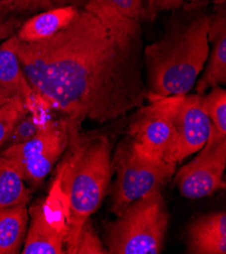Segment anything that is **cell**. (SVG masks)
<instances>
[{
  "instance_id": "cell-1",
  "label": "cell",
  "mask_w": 226,
  "mask_h": 254,
  "mask_svg": "<svg viewBox=\"0 0 226 254\" xmlns=\"http://www.w3.org/2000/svg\"><path fill=\"white\" fill-rule=\"evenodd\" d=\"M17 55L35 93L78 125L116 121L148 100L141 22L97 3L51 38L19 41Z\"/></svg>"
},
{
  "instance_id": "cell-2",
  "label": "cell",
  "mask_w": 226,
  "mask_h": 254,
  "mask_svg": "<svg viewBox=\"0 0 226 254\" xmlns=\"http://www.w3.org/2000/svg\"><path fill=\"white\" fill-rule=\"evenodd\" d=\"M211 14L194 7L172 16L161 38L143 49L144 80L149 95L188 94L209 55Z\"/></svg>"
},
{
  "instance_id": "cell-3",
  "label": "cell",
  "mask_w": 226,
  "mask_h": 254,
  "mask_svg": "<svg viewBox=\"0 0 226 254\" xmlns=\"http://www.w3.org/2000/svg\"><path fill=\"white\" fill-rule=\"evenodd\" d=\"M68 122L69 141L56 170L55 183L67 209L66 253L76 242L82 225L99 208L112 180V145L103 134L81 133Z\"/></svg>"
},
{
  "instance_id": "cell-4",
  "label": "cell",
  "mask_w": 226,
  "mask_h": 254,
  "mask_svg": "<svg viewBox=\"0 0 226 254\" xmlns=\"http://www.w3.org/2000/svg\"><path fill=\"white\" fill-rule=\"evenodd\" d=\"M105 230L110 254H158L164 248L169 215L161 190L129 204Z\"/></svg>"
},
{
  "instance_id": "cell-5",
  "label": "cell",
  "mask_w": 226,
  "mask_h": 254,
  "mask_svg": "<svg viewBox=\"0 0 226 254\" xmlns=\"http://www.w3.org/2000/svg\"><path fill=\"white\" fill-rule=\"evenodd\" d=\"M116 183L112 212L119 215L132 201L161 190L175 172V164L147 156L127 137L120 141L112 157Z\"/></svg>"
},
{
  "instance_id": "cell-6",
  "label": "cell",
  "mask_w": 226,
  "mask_h": 254,
  "mask_svg": "<svg viewBox=\"0 0 226 254\" xmlns=\"http://www.w3.org/2000/svg\"><path fill=\"white\" fill-rule=\"evenodd\" d=\"M67 119L44 123L39 132L29 141L0 150L4 158L20 175L24 183L40 186L68 146Z\"/></svg>"
},
{
  "instance_id": "cell-7",
  "label": "cell",
  "mask_w": 226,
  "mask_h": 254,
  "mask_svg": "<svg viewBox=\"0 0 226 254\" xmlns=\"http://www.w3.org/2000/svg\"><path fill=\"white\" fill-rule=\"evenodd\" d=\"M148 105L139 108L128 129L130 137L147 156L177 165L174 96L148 94Z\"/></svg>"
},
{
  "instance_id": "cell-8",
  "label": "cell",
  "mask_w": 226,
  "mask_h": 254,
  "mask_svg": "<svg viewBox=\"0 0 226 254\" xmlns=\"http://www.w3.org/2000/svg\"><path fill=\"white\" fill-rule=\"evenodd\" d=\"M68 235L67 209L55 183L48 196L29 209V225L24 238L23 254L66 253Z\"/></svg>"
},
{
  "instance_id": "cell-9",
  "label": "cell",
  "mask_w": 226,
  "mask_h": 254,
  "mask_svg": "<svg viewBox=\"0 0 226 254\" xmlns=\"http://www.w3.org/2000/svg\"><path fill=\"white\" fill-rule=\"evenodd\" d=\"M225 168L226 136L212 126L206 144L193 160L175 172L174 183L185 198L200 199L224 189Z\"/></svg>"
},
{
  "instance_id": "cell-10",
  "label": "cell",
  "mask_w": 226,
  "mask_h": 254,
  "mask_svg": "<svg viewBox=\"0 0 226 254\" xmlns=\"http://www.w3.org/2000/svg\"><path fill=\"white\" fill-rule=\"evenodd\" d=\"M202 96L198 93L174 95L177 164L197 153L210 136L213 125L204 110Z\"/></svg>"
},
{
  "instance_id": "cell-11",
  "label": "cell",
  "mask_w": 226,
  "mask_h": 254,
  "mask_svg": "<svg viewBox=\"0 0 226 254\" xmlns=\"http://www.w3.org/2000/svg\"><path fill=\"white\" fill-rule=\"evenodd\" d=\"M211 13L208 42L211 44L206 67L195 84L198 94L226 84V2L218 0Z\"/></svg>"
},
{
  "instance_id": "cell-12",
  "label": "cell",
  "mask_w": 226,
  "mask_h": 254,
  "mask_svg": "<svg viewBox=\"0 0 226 254\" xmlns=\"http://www.w3.org/2000/svg\"><path fill=\"white\" fill-rule=\"evenodd\" d=\"M16 35L0 46V107L14 98H22L31 110L37 96L21 69L17 55Z\"/></svg>"
},
{
  "instance_id": "cell-13",
  "label": "cell",
  "mask_w": 226,
  "mask_h": 254,
  "mask_svg": "<svg viewBox=\"0 0 226 254\" xmlns=\"http://www.w3.org/2000/svg\"><path fill=\"white\" fill-rule=\"evenodd\" d=\"M187 253L226 254V213L224 211L201 215L189 224Z\"/></svg>"
},
{
  "instance_id": "cell-14",
  "label": "cell",
  "mask_w": 226,
  "mask_h": 254,
  "mask_svg": "<svg viewBox=\"0 0 226 254\" xmlns=\"http://www.w3.org/2000/svg\"><path fill=\"white\" fill-rule=\"evenodd\" d=\"M79 6L63 5L41 11L21 23L16 37L20 42L33 43L47 40L66 28L76 16Z\"/></svg>"
},
{
  "instance_id": "cell-15",
  "label": "cell",
  "mask_w": 226,
  "mask_h": 254,
  "mask_svg": "<svg viewBox=\"0 0 226 254\" xmlns=\"http://www.w3.org/2000/svg\"><path fill=\"white\" fill-rule=\"evenodd\" d=\"M28 205L0 209V254L19 253L29 225Z\"/></svg>"
},
{
  "instance_id": "cell-16",
  "label": "cell",
  "mask_w": 226,
  "mask_h": 254,
  "mask_svg": "<svg viewBox=\"0 0 226 254\" xmlns=\"http://www.w3.org/2000/svg\"><path fill=\"white\" fill-rule=\"evenodd\" d=\"M32 193L20 175L0 156V209L28 205Z\"/></svg>"
},
{
  "instance_id": "cell-17",
  "label": "cell",
  "mask_w": 226,
  "mask_h": 254,
  "mask_svg": "<svg viewBox=\"0 0 226 254\" xmlns=\"http://www.w3.org/2000/svg\"><path fill=\"white\" fill-rule=\"evenodd\" d=\"M202 103L215 130L226 136V90L220 86L203 94Z\"/></svg>"
},
{
  "instance_id": "cell-18",
  "label": "cell",
  "mask_w": 226,
  "mask_h": 254,
  "mask_svg": "<svg viewBox=\"0 0 226 254\" xmlns=\"http://www.w3.org/2000/svg\"><path fill=\"white\" fill-rule=\"evenodd\" d=\"M30 109L22 98H14L0 107V149L15 125L26 117Z\"/></svg>"
},
{
  "instance_id": "cell-19",
  "label": "cell",
  "mask_w": 226,
  "mask_h": 254,
  "mask_svg": "<svg viewBox=\"0 0 226 254\" xmlns=\"http://www.w3.org/2000/svg\"><path fill=\"white\" fill-rule=\"evenodd\" d=\"M86 0H0L18 14L44 11L63 5H84Z\"/></svg>"
},
{
  "instance_id": "cell-20",
  "label": "cell",
  "mask_w": 226,
  "mask_h": 254,
  "mask_svg": "<svg viewBox=\"0 0 226 254\" xmlns=\"http://www.w3.org/2000/svg\"><path fill=\"white\" fill-rule=\"evenodd\" d=\"M108 250L99 240L88 219L81 227V230L70 254H106Z\"/></svg>"
},
{
  "instance_id": "cell-21",
  "label": "cell",
  "mask_w": 226,
  "mask_h": 254,
  "mask_svg": "<svg viewBox=\"0 0 226 254\" xmlns=\"http://www.w3.org/2000/svg\"><path fill=\"white\" fill-rule=\"evenodd\" d=\"M114 10L120 15L141 22L147 18L143 0H86Z\"/></svg>"
},
{
  "instance_id": "cell-22",
  "label": "cell",
  "mask_w": 226,
  "mask_h": 254,
  "mask_svg": "<svg viewBox=\"0 0 226 254\" xmlns=\"http://www.w3.org/2000/svg\"><path fill=\"white\" fill-rule=\"evenodd\" d=\"M43 124L44 123H41V121L38 119L37 116L27 115L15 125V127L10 132L7 140L5 141L1 149L29 141L39 132Z\"/></svg>"
},
{
  "instance_id": "cell-23",
  "label": "cell",
  "mask_w": 226,
  "mask_h": 254,
  "mask_svg": "<svg viewBox=\"0 0 226 254\" xmlns=\"http://www.w3.org/2000/svg\"><path fill=\"white\" fill-rule=\"evenodd\" d=\"M19 14L11 7L0 2V42H4L16 35L21 20Z\"/></svg>"
},
{
  "instance_id": "cell-24",
  "label": "cell",
  "mask_w": 226,
  "mask_h": 254,
  "mask_svg": "<svg viewBox=\"0 0 226 254\" xmlns=\"http://www.w3.org/2000/svg\"><path fill=\"white\" fill-rule=\"evenodd\" d=\"M203 1V0H151L150 1V6L152 8H150L149 11L152 13L153 9L156 6H159L161 9H177L180 7L184 2H200Z\"/></svg>"
}]
</instances>
